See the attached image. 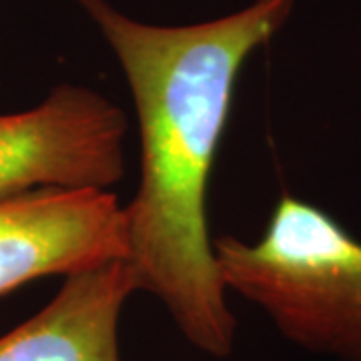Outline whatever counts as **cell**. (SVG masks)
I'll return each instance as SVG.
<instances>
[{
    "mask_svg": "<svg viewBox=\"0 0 361 361\" xmlns=\"http://www.w3.org/2000/svg\"><path fill=\"white\" fill-rule=\"evenodd\" d=\"M137 291L129 261L68 275L39 313L0 337V361H121V313Z\"/></svg>",
    "mask_w": 361,
    "mask_h": 361,
    "instance_id": "5",
    "label": "cell"
},
{
    "mask_svg": "<svg viewBox=\"0 0 361 361\" xmlns=\"http://www.w3.org/2000/svg\"><path fill=\"white\" fill-rule=\"evenodd\" d=\"M127 133L121 106L73 82L0 115V199L44 187L113 189L127 173Z\"/></svg>",
    "mask_w": 361,
    "mask_h": 361,
    "instance_id": "3",
    "label": "cell"
},
{
    "mask_svg": "<svg viewBox=\"0 0 361 361\" xmlns=\"http://www.w3.org/2000/svg\"><path fill=\"white\" fill-rule=\"evenodd\" d=\"M227 291L311 353L361 361V241L323 211L283 195L257 241H213Z\"/></svg>",
    "mask_w": 361,
    "mask_h": 361,
    "instance_id": "2",
    "label": "cell"
},
{
    "mask_svg": "<svg viewBox=\"0 0 361 361\" xmlns=\"http://www.w3.org/2000/svg\"><path fill=\"white\" fill-rule=\"evenodd\" d=\"M127 257L125 207L111 189L44 187L0 199V297Z\"/></svg>",
    "mask_w": 361,
    "mask_h": 361,
    "instance_id": "4",
    "label": "cell"
},
{
    "mask_svg": "<svg viewBox=\"0 0 361 361\" xmlns=\"http://www.w3.org/2000/svg\"><path fill=\"white\" fill-rule=\"evenodd\" d=\"M116 56L139 123L141 175L125 207L137 289L211 357L235 348L237 322L207 219V189L241 68L269 44L295 0H253L197 25H149L109 0H77Z\"/></svg>",
    "mask_w": 361,
    "mask_h": 361,
    "instance_id": "1",
    "label": "cell"
}]
</instances>
